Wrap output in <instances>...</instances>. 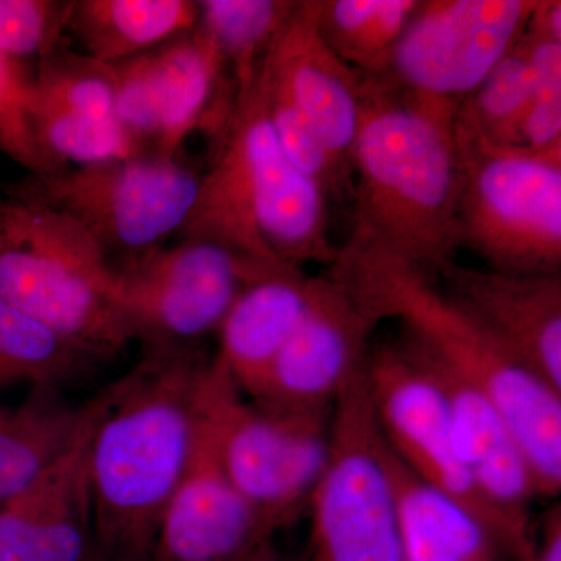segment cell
Returning a JSON list of instances; mask_svg holds the SVG:
<instances>
[{
	"label": "cell",
	"instance_id": "1f68e13d",
	"mask_svg": "<svg viewBox=\"0 0 561 561\" xmlns=\"http://www.w3.org/2000/svg\"><path fill=\"white\" fill-rule=\"evenodd\" d=\"M531 561H561V507L559 502L546 512L540 537L534 540Z\"/></svg>",
	"mask_w": 561,
	"mask_h": 561
},
{
	"label": "cell",
	"instance_id": "484cf974",
	"mask_svg": "<svg viewBox=\"0 0 561 561\" xmlns=\"http://www.w3.org/2000/svg\"><path fill=\"white\" fill-rule=\"evenodd\" d=\"M420 0H313L321 38L346 65L364 77L383 62Z\"/></svg>",
	"mask_w": 561,
	"mask_h": 561
},
{
	"label": "cell",
	"instance_id": "6da1fadb",
	"mask_svg": "<svg viewBox=\"0 0 561 561\" xmlns=\"http://www.w3.org/2000/svg\"><path fill=\"white\" fill-rule=\"evenodd\" d=\"M208 368L190 346L147 350L99 394L88 453L91 561H150L162 513L194 454Z\"/></svg>",
	"mask_w": 561,
	"mask_h": 561
},
{
	"label": "cell",
	"instance_id": "ba28073f",
	"mask_svg": "<svg viewBox=\"0 0 561 561\" xmlns=\"http://www.w3.org/2000/svg\"><path fill=\"white\" fill-rule=\"evenodd\" d=\"M227 368L210 362L203 402L225 471L268 534L308 507L331 448V411L294 412L245 402Z\"/></svg>",
	"mask_w": 561,
	"mask_h": 561
},
{
	"label": "cell",
	"instance_id": "277c9868",
	"mask_svg": "<svg viewBox=\"0 0 561 561\" xmlns=\"http://www.w3.org/2000/svg\"><path fill=\"white\" fill-rule=\"evenodd\" d=\"M216 154L176 239H202L261 264L331 267L339 247L328 228V197L280 149L254 80L234 99Z\"/></svg>",
	"mask_w": 561,
	"mask_h": 561
},
{
	"label": "cell",
	"instance_id": "d4e9b609",
	"mask_svg": "<svg viewBox=\"0 0 561 561\" xmlns=\"http://www.w3.org/2000/svg\"><path fill=\"white\" fill-rule=\"evenodd\" d=\"M298 0H202L198 28L213 44L234 81V99L253 87L265 55Z\"/></svg>",
	"mask_w": 561,
	"mask_h": 561
},
{
	"label": "cell",
	"instance_id": "ac0fdd59",
	"mask_svg": "<svg viewBox=\"0 0 561 561\" xmlns=\"http://www.w3.org/2000/svg\"><path fill=\"white\" fill-rule=\"evenodd\" d=\"M99 397L76 442L32 485L0 504V561H91L88 453Z\"/></svg>",
	"mask_w": 561,
	"mask_h": 561
},
{
	"label": "cell",
	"instance_id": "2e32d148",
	"mask_svg": "<svg viewBox=\"0 0 561 561\" xmlns=\"http://www.w3.org/2000/svg\"><path fill=\"white\" fill-rule=\"evenodd\" d=\"M272 538L225 471L202 390L194 454L162 513L150 561H238Z\"/></svg>",
	"mask_w": 561,
	"mask_h": 561
},
{
	"label": "cell",
	"instance_id": "5b68a950",
	"mask_svg": "<svg viewBox=\"0 0 561 561\" xmlns=\"http://www.w3.org/2000/svg\"><path fill=\"white\" fill-rule=\"evenodd\" d=\"M0 198V298L103 360L135 342L116 276L66 214L11 184Z\"/></svg>",
	"mask_w": 561,
	"mask_h": 561
},
{
	"label": "cell",
	"instance_id": "603a6c76",
	"mask_svg": "<svg viewBox=\"0 0 561 561\" xmlns=\"http://www.w3.org/2000/svg\"><path fill=\"white\" fill-rule=\"evenodd\" d=\"M88 404L77 408L61 391L32 390L13 408L0 405V504L32 485L76 442Z\"/></svg>",
	"mask_w": 561,
	"mask_h": 561
},
{
	"label": "cell",
	"instance_id": "cb8c5ba5",
	"mask_svg": "<svg viewBox=\"0 0 561 561\" xmlns=\"http://www.w3.org/2000/svg\"><path fill=\"white\" fill-rule=\"evenodd\" d=\"M103 362L0 298V390L31 386L61 391Z\"/></svg>",
	"mask_w": 561,
	"mask_h": 561
},
{
	"label": "cell",
	"instance_id": "4dcf8cb0",
	"mask_svg": "<svg viewBox=\"0 0 561 561\" xmlns=\"http://www.w3.org/2000/svg\"><path fill=\"white\" fill-rule=\"evenodd\" d=\"M32 70L0 55V153L32 176H49L57 168L41 151L31 122Z\"/></svg>",
	"mask_w": 561,
	"mask_h": 561
},
{
	"label": "cell",
	"instance_id": "9c48e42d",
	"mask_svg": "<svg viewBox=\"0 0 561 561\" xmlns=\"http://www.w3.org/2000/svg\"><path fill=\"white\" fill-rule=\"evenodd\" d=\"M381 440L364 365L332 408L330 459L308 504L306 561H402L400 513Z\"/></svg>",
	"mask_w": 561,
	"mask_h": 561
},
{
	"label": "cell",
	"instance_id": "d6986e66",
	"mask_svg": "<svg viewBox=\"0 0 561 561\" xmlns=\"http://www.w3.org/2000/svg\"><path fill=\"white\" fill-rule=\"evenodd\" d=\"M402 339L443 394L454 448L476 489L494 511L531 530L529 505L540 494L522 446L500 409L409 335Z\"/></svg>",
	"mask_w": 561,
	"mask_h": 561
},
{
	"label": "cell",
	"instance_id": "9a60e30c",
	"mask_svg": "<svg viewBox=\"0 0 561 561\" xmlns=\"http://www.w3.org/2000/svg\"><path fill=\"white\" fill-rule=\"evenodd\" d=\"M434 280L486 337L561 394V275H513L453 262Z\"/></svg>",
	"mask_w": 561,
	"mask_h": 561
},
{
	"label": "cell",
	"instance_id": "8992f818",
	"mask_svg": "<svg viewBox=\"0 0 561 561\" xmlns=\"http://www.w3.org/2000/svg\"><path fill=\"white\" fill-rule=\"evenodd\" d=\"M459 249L490 271L561 275V149L490 142L454 122Z\"/></svg>",
	"mask_w": 561,
	"mask_h": 561
},
{
	"label": "cell",
	"instance_id": "4fadbf2b",
	"mask_svg": "<svg viewBox=\"0 0 561 561\" xmlns=\"http://www.w3.org/2000/svg\"><path fill=\"white\" fill-rule=\"evenodd\" d=\"M365 378L387 445L416 478L491 529L522 545H534L531 530L494 511L476 489L454 448L443 394L404 339L371 348Z\"/></svg>",
	"mask_w": 561,
	"mask_h": 561
},
{
	"label": "cell",
	"instance_id": "7c38bea8",
	"mask_svg": "<svg viewBox=\"0 0 561 561\" xmlns=\"http://www.w3.org/2000/svg\"><path fill=\"white\" fill-rule=\"evenodd\" d=\"M113 66L116 121L135 153L180 157L192 133L214 127L219 138L230 119L227 66L197 27Z\"/></svg>",
	"mask_w": 561,
	"mask_h": 561
},
{
	"label": "cell",
	"instance_id": "f546056e",
	"mask_svg": "<svg viewBox=\"0 0 561 561\" xmlns=\"http://www.w3.org/2000/svg\"><path fill=\"white\" fill-rule=\"evenodd\" d=\"M70 2L0 0V55L28 69L60 46L68 32Z\"/></svg>",
	"mask_w": 561,
	"mask_h": 561
},
{
	"label": "cell",
	"instance_id": "4316f807",
	"mask_svg": "<svg viewBox=\"0 0 561 561\" xmlns=\"http://www.w3.org/2000/svg\"><path fill=\"white\" fill-rule=\"evenodd\" d=\"M534 73L526 32L482 83L465 99L456 124L500 146L519 147L529 110Z\"/></svg>",
	"mask_w": 561,
	"mask_h": 561
},
{
	"label": "cell",
	"instance_id": "52a82bcc",
	"mask_svg": "<svg viewBox=\"0 0 561 561\" xmlns=\"http://www.w3.org/2000/svg\"><path fill=\"white\" fill-rule=\"evenodd\" d=\"M202 175L179 157L133 154L11 186L76 221L117 278L180 234Z\"/></svg>",
	"mask_w": 561,
	"mask_h": 561
},
{
	"label": "cell",
	"instance_id": "e0dca14e",
	"mask_svg": "<svg viewBox=\"0 0 561 561\" xmlns=\"http://www.w3.org/2000/svg\"><path fill=\"white\" fill-rule=\"evenodd\" d=\"M257 80L300 111L353 175L351 157L359 127L362 73L321 38L313 0H298L265 55Z\"/></svg>",
	"mask_w": 561,
	"mask_h": 561
},
{
	"label": "cell",
	"instance_id": "7a4b0ae2",
	"mask_svg": "<svg viewBox=\"0 0 561 561\" xmlns=\"http://www.w3.org/2000/svg\"><path fill=\"white\" fill-rule=\"evenodd\" d=\"M454 122L362 76L346 243L382 251L431 279L457 262L460 168Z\"/></svg>",
	"mask_w": 561,
	"mask_h": 561
},
{
	"label": "cell",
	"instance_id": "ffe728a7",
	"mask_svg": "<svg viewBox=\"0 0 561 561\" xmlns=\"http://www.w3.org/2000/svg\"><path fill=\"white\" fill-rule=\"evenodd\" d=\"M381 456L400 513L402 561H531L534 545L491 529L421 481L391 451L383 435Z\"/></svg>",
	"mask_w": 561,
	"mask_h": 561
},
{
	"label": "cell",
	"instance_id": "83f0119b",
	"mask_svg": "<svg viewBox=\"0 0 561 561\" xmlns=\"http://www.w3.org/2000/svg\"><path fill=\"white\" fill-rule=\"evenodd\" d=\"M31 95L65 113L116 121L114 66L70 49L65 41L32 70Z\"/></svg>",
	"mask_w": 561,
	"mask_h": 561
},
{
	"label": "cell",
	"instance_id": "5bb4252c",
	"mask_svg": "<svg viewBox=\"0 0 561 561\" xmlns=\"http://www.w3.org/2000/svg\"><path fill=\"white\" fill-rule=\"evenodd\" d=\"M376 327L341 279L312 276L308 309L253 401L283 411H331L364 368Z\"/></svg>",
	"mask_w": 561,
	"mask_h": 561
},
{
	"label": "cell",
	"instance_id": "7402d4cb",
	"mask_svg": "<svg viewBox=\"0 0 561 561\" xmlns=\"http://www.w3.org/2000/svg\"><path fill=\"white\" fill-rule=\"evenodd\" d=\"M197 21L192 0H72L68 32L84 55L116 65L192 31Z\"/></svg>",
	"mask_w": 561,
	"mask_h": 561
},
{
	"label": "cell",
	"instance_id": "30bf717a",
	"mask_svg": "<svg viewBox=\"0 0 561 561\" xmlns=\"http://www.w3.org/2000/svg\"><path fill=\"white\" fill-rule=\"evenodd\" d=\"M537 0H424L381 70L402 101L456 121L461 103L523 38Z\"/></svg>",
	"mask_w": 561,
	"mask_h": 561
},
{
	"label": "cell",
	"instance_id": "3957f363",
	"mask_svg": "<svg viewBox=\"0 0 561 561\" xmlns=\"http://www.w3.org/2000/svg\"><path fill=\"white\" fill-rule=\"evenodd\" d=\"M330 275L376 323L400 320L405 335L481 389L522 446L538 494L561 489V394L500 348L443 295L434 279L382 251L343 243Z\"/></svg>",
	"mask_w": 561,
	"mask_h": 561
},
{
	"label": "cell",
	"instance_id": "d6a6232c",
	"mask_svg": "<svg viewBox=\"0 0 561 561\" xmlns=\"http://www.w3.org/2000/svg\"><path fill=\"white\" fill-rule=\"evenodd\" d=\"M238 561H291L278 551L275 542L272 540L262 541L256 548L251 549L245 556H242Z\"/></svg>",
	"mask_w": 561,
	"mask_h": 561
},
{
	"label": "cell",
	"instance_id": "8fae6325",
	"mask_svg": "<svg viewBox=\"0 0 561 561\" xmlns=\"http://www.w3.org/2000/svg\"><path fill=\"white\" fill-rule=\"evenodd\" d=\"M295 267L261 264L202 239H179L116 278V298L147 350L187 348L219 331L251 284Z\"/></svg>",
	"mask_w": 561,
	"mask_h": 561
},
{
	"label": "cell",
	"instance_id": "f1b7e54d",
	"mask_svg": "<svg viewBox=\"0 0 561 561\" xmlns=\"http://www.w3.org/2000/svg\"><path fill=\"white\" fill-rule=\"evenodd\" d=\"M526 38L534 88L519 147L534 151L561 149V33L531 14Z\"/></svg>",
	"mask_w": 561,
	"mask_h": 561
},
{
	"label": "cell",
	"instance_id": "44dd1931",
	"mask_svg": "<svg viewBox=\"0 0 561 561\" xmlns=\"http://www.w3.org/2000/svg\"><path fill=\"white\" fill-rule=\"evenodd\" d=\"M312 276L284 268L251 284L221 321L217 359L239 390L260 397L280 351L308 309Z\"/></svg>",
	"mask_w": 561,
	"mask_h": 561
}]
</instances>
